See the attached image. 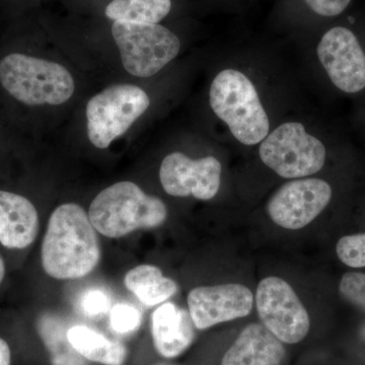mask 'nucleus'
<instances>
[{
	"mask_svg": "<svg viewBox=\"0 0 365 365\" xmlns=\"http://www.w3.org/2000/svg\"><path fill=\"white\" fill-rule=\"evenodd\" d=\"M41 257L45 272L55 279H78L95 270L101 248L85 209L78 204L66 203L53 211Z\"/></svg>",
	"mask_w": 365,
	"mask_h": 365,
	"instance_id": "obj_1",
	"label": "nucleus"
},
{
	"mask_svg": "<svg viewBox=\"0 0 365 365\" xmlns=\"http://www.w3.org/2000/svg\"><path fill=\"white\" fill-rule=\"evenodd\" d=\"M88 217L100 234L119 239L137 230L160 227L167 220L168 208L158 197L144 193L138 185L119 182L98 194Z\"/></svg>",
	"mask_w": 365,
	"mask_h": 365,
	"instance_id": "obj_2",
	"label": "nucleus"
},
{
	"mask_svg": "<svg viewBox=\"0 0 365 365\" xmlns=\"http://www.w3.org/2000/svg\"><path fill=\"white\" fill-rule=\"evenodd\" d=\"M211 109L245 145L261 143L270 130L267 113L251 79L235 69L220 71L209 91Z\"/></svg>",
	"mask_w": 365,
	"mask_h": 365,
	"instance_id": "obj_3",
	"label": "nucleus"
},
{
	"mask_svg": "<svg viewBox=\"0 0 365 365\" xmlns=\"http://www.w3.org/2000/svg\"><path fill=\"white\" fill-rule=\"evenodd\" d=\"M0 83L26 106L64 104L74 93V79L66 67L20 53L0 61Z\"/></svg>",
	"mask_w": 365,
	"mask_h": 365,
	"instance_id": "obj_4",
	"label": "nucleus"
},
{
	"mask_svg": "<svg viewBox=\"0 0 365 365\" xmlns=\"http://www.w3.org/2000/svg\"><path fill=\"white\" fill-rule=\"evenodd\" d=\"M112 35L124 68L137 78H150L178 56L179 38L158 24L114 21Z\"/></svg>",
	"mask_w": 365,
	"mask_h": 365,
	"instance_id": "obj_5",
	"label": "nucleus"
},
{
	"mask_svg": "<svg viewBox=\"0 0 365 365\" xmlns=\"http://www.w3.org/2000/svg\"><path fill=\"white\" fill-rule=\"evenodd\" d=\"M150 105V97L139 86L122 83L105 88L86 105L88 139L101 150L109 148L115 139L126 133Z\"/></svg>",
	"mask_w": 365,
	"mask_h": 365,
	"instance_id": "obj_6",
	"label": "nucleus"
},
{
	"mask_svg": "<svg viewBox=\"0 0 365 365\" xmlns=\"http://www.w3.org/2000/svg\"><path fill=\"white\" fill-rule=\"evenodd\" d=\"M259 155L264 165L285 179H302L317 174L326 163V148L307 133L299 122H287L260 143Z\"/></svg>",
	"mask_w": 365,
	"mask_h": 365,
	"instance_id": "obj_7",
	"label": "nucleus"
},
{
	"mask_svg": "<svg viewBox=\"0 0 365 365\" xmlns=\"http://www.w3.org/2000/svg\"><path fill=\"white\" fill-rule=\"evenodd\" d=\"M255 302L261 324L281 342L297 344L307 337L311 328L309 313L287 281L277 276L264 278Z\"/></svg>",
	"mask_w": 365,
	"mask_h": 365,
	"instance_id": "obj_8",
	"label": "nucleus"
},
{
	"mask_svg": "<svg viewBox=\"0 0 365 365\" xmlns=\"http://www.w3.org/2000/svg\"><path fill=\"white\" fill-rule=\"evenodd\" d=\"M332 198V188L316 178L297 179L282 185L267 203L269 217L285 230L306 227L324 210Z\"/></svg>",
	"mask_w": 365,
	"mask_h": 365,
	"instance_id": "obj_9",
	"label": "nucleus"
},
{
	"mask_svg": "<svg viewBox=\"0 0 365 365\" xmlns=\"http://www.w3.org/2000/svg\"><path fill=\"white\" fill-rule=\"evenodd\" d=\"M317 53L331 81L340 91L355 93L365 88V53L351 30L335 26L327 31Z\"/></svg>",
	"mask_w": 365,
	"mask_h": 365,
	"instance_id": "obj_10",
	"label": "nucleus"
},
{
	"mask_svg": "<svg viewBox=\"0 0 365 365\" xmlns=\"http://www.w3.org/2000/svg\"><path fill=\"white\" fill-rule=\"evenodd\" d=\"M160 180L170 196L211 200L220 191L222 163L215 157L191 160L184 153H173L160 165Z\"/></svg>",
	"mask_w": 365,
	"mask_h": 365,
	"instance_id": "obj_11",
	"label": "nucleus"
},
{
	"mask_svg": "<svg viewBox=\"0 0 365 365\" xmlns=\"http://www.w3.org/2000/svg\"><path fill=\"white\" fill-rule=\"evenodd\" d=\"M190 316L198 330L245 318L254 307L251 290L240 283L199 287L188 294Z\"/></svg>",
	"mask_w": 365,
	"mask_h": 365,
	"instance_id": "obj_12",
	"label": "nucleus"
},
{
	"mask_svg": "<svg viewBox=\"0 0 365 365\" xmlns=\"http://www.w3.org/2000/svg\"><path fill=\"white\" fill-rule=\"evenodd\" d=\"M150 328L153 345L165 359L180 356L195 339V326L189 311L173 302H165L153 312Z\"/></svg>",
	"mask_w": 365,
	"mask_h": 365,
	"instance_id": "obj_13",
	"label": "nucleus"
},
{
	"mask_svg": "<svg viewBox=\"0 0 365 365\" xmlns=\"http://www.w3.org/2000/svg\"><path fill=\"white\" fill-rule=\"evenodd\" d=\"M39 232L37 209L26 197L0 191V242L9 249H25Z\"/></svg>",
	"mask_w": 365,
	"mask_h": 365,
	"instance_id": "obj_14",
	"label": "nucleus"
},
{
	"mask_svg": "<svg viewBox=\"0 0 365 365\" xmlns=\"http://www.w3.org/2000/svg\"><path fill=\"white\" fill-rule=\"evenodd\" d=\"M283 343L263 324H250L223 356L222 365H280L285 357Z\"/></svg>",
	"mask_w": 365,
	"mask_h": 365,
	"instance_id": "obj_15",
	"label": "nucleus"
},
{
	"mask_svg": "<svg viewBox=\"0 0 365 365\" xmlns=\"http://www.w3.org/2000/svg\"><path fill=\"white\" fill-rule=\"evenodd\" d=\"M71 347L83 359L104 365H123L127 349L122 343L108 339L88 327L76 325L66 332Z\"/></svg>",
	"mask_w": 365,
	"mask_h": 365,
	"instance_id": "obj_16",
	"label": "nucleus"
},
{
	"mask_svg": "<svg viewBox=\"0 0 365 365\" xmlns=\"http://www.w3.org/2000/svg\"><path fill=\"white\" fill-rule=\"evenodd\" d=\"M125 287L143 304L155 307L170 299L178 290L177 283L165 277L160 268L140 265L131 269L125 276Z\"/></svg>",
	"mask_w": 365,
	"mask_h": 365,
	"instance_id": "obj_17",
	"label": "nucleus"
},
{
	"mask_svg": "<svg viewBox=\"0 0 365 365\" xmlns=\"http://www.w3.org/2000/svg\"><path fill=\"white\" fill-rule=\"evenodd\" d=\"M172 9V0H112L106 7L107 18L114 21L158 24Z\"/></svg>",
	"mask_w": 365,
	"mask_h": 365,
	"instance_id": "obj_18",
	"label": "nucleus"
},
{
	"mask_svg": "<svg viewBox=\"0 0 365 365\" xmlns=\"http://www.w3.org/2000/svg\"><path fill=\"white\" fill-rule=\"evenodd\" d=\"M61 324L51 316H43L38 323V329L46 346L52 353L53 365H86L76 354V351H58V348L69 344L66 337L61 334Z\"/></svg>",
	"mask_w": 365,
	"mask_h": 365,
	"instance_id": "obj_19",
	"label": "nucleus"
},
{
	"mask_svg": "<svg viewBox=\"0 0 365 365\" xmlns=\"http://www.w3.org/2000/svg\"><path fill=\"white\" fill-rule=\"evenodd\" d=\"M338 258L351 268L365 267V234L345 235L336 246Z\"/></svg>",
	"mask_w": 365,
	"mask_h": 365,
	"instance_id": "obj_20",
	"label": "nucleus"
},
{
	"mask_svg": "<svg viewBox=\"0 0 365 365\" xmlns=\"http://www.w3.org/2000/svg\"><path fill=\"white\" fill-rule=\"evenodd\" d=\"M141 314L135 307L126 304H118L113 307L110 313L112 330L126 335L138 330L141 325Z\"/></svg>",
	"mask_w": 365,
	"mask_h": 365,
	"instance_id": "obj_21",
	"label": "nucleus"
},
{
	"mask_svg": "<svg viewBox=\"0 0 365 365\" xmlns=\"http://www.w3.org/2000/svg\"><path fill=\"white\" fill-rule=\"evenodd\" d=\"M340 294L350 304L365 311V274L346 273L341 278Z\"/></svg>",
	"mask_w": 365,
	"mask_h": 365,
	"instance_id": "obj_22",
	"label": "nucleus"
},
{
	"mask_svg": "<svg viewBox=\"0 0 365 365\" xmlns=\"http://www.w3.org/2000/svg\"><path fill=\"white\" fill-rule=\"evenodd\" d=\"M79 309L86 317H98L107 313L110 309V299L102 290L91 289L81 295Z\"/></svg>",
	"mask_w": 365,
	"mask_h": 365,
	"instance_id": "obj_23",
	"label": "nucleus"
},
{
	"mask_svg": "<svg viewBox=\"0 0 365 365\" xmlns=\"http://www.w3.org/2000/svg\"><path fill=\"white\" fill-rule=\"evenodd\" d=\"M313 13L325 18L339 16L351 0H302Z\"/></svg>",
	"mask_w": 365,
	"mask_h": 365,
	"instance_id": "obj_24",
	"label": "nucleus"
},
{
	"mask_svg": "<svg viewBox=\"0 0 365 365\" xmlns=\"http://www.w3.org/2000/svg\"><path fill=\"white\" fill-rule=\"evenodd\" d=\"M11 348L6 340L0 338V365H11Z\"/></svg>",
	"mask_w": 365,
	"mask_h": 365,
	"instance_id": "obj_25",
	"label": "nucleus"
},
{
	"mask_svg": "<svg viewBox=\"0 0 365 365\" xmlns=\"http://www.w3.org/2000/svg\"><path fill=\"white\" fill-rule=\"evenodd\" d=\"M4 276H6V264H4L2 257L0 256V284L4 281Z\"/></svg>",
	"mask_w": 365,
	"mask_h": 365,
	"instance_id": "obj_26",
	"label": "nucleus"
},
{
	"mask_svg": "<svg viewBox=\"0 0 365 365\" xmlns=\"http://www.w3.org/2000/svg\"><path fill=\"white\" fill-rule=\"evenodd\" d=\"M362 335H364V337L365 338V327L364 328V331H362Z\"/></svg>",
	"mask_w": 365,
	"mask_h": 365,
	"instance_id": "obj_27",
	"label": "nucleus"
}]
</instances>
